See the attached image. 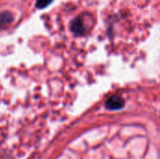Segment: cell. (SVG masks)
<instances>
[{
    "mask_svg": "<svg viewBox=\"0 0 160 159\" xmlns=\"http://www.w3.org/2000/svg\"><path fill=\"white\" fill-rule=\"evenodd\" d=\"M124 106H125V100L118 96H112L110 98H108L107 101L105 102V107L111 111L121 110L124 108Z\"/></svg>",
    "mask_w": 160,
    "mask_h": 159,
    "instance_id": "cell-1",
    "label": "cell"
},
{
    "mask_svg": "<svg viewBox=\"0 0 160 159\" xmlns=\"http://www.w3.org/2000/svg\"><path fill=\"white\" fill-rule=\"evenodd\" d=\"M70 30L76 36H82L85 33V25L82 17L75 18L70 23Z\"/></svg>",
    "mask_w": 160,
    "mask_h": 159,
    "instance_id": "cell-2",
    "label": "cell"
},
{
    "mask_svg": "<svg viewBox=\"0 0 160 159\" xmlns=\"http://www.w3.org/2000/svg\"><path fill=\"white\" fill-rule=\"evenodd\" d=\"M14 16L9 11H3L0 13V27H4L12 22Z\"/></svg>",
    "mask_w": 160,
    "mask_h": 159,
    "instance_id": "cell-3",
    "label": "cell"
},
{
    "mask_svg": "<svg viewBox=\"0 0 160 159\" xmlns=\"http://www.w3.org/2000/svg\"><path fill=\"white\" fill-rule=\"evenodd\" d=\"M53 0H37L36 2V7L38 8V9H42V8H45L47 7Z\"/></svg>",
    "mask_w": 160,
    "mask_h": 159,
    "instance_id": "cell-4",
    "label": "cell"
}]
</instances>
